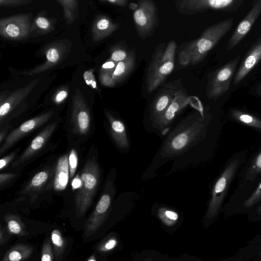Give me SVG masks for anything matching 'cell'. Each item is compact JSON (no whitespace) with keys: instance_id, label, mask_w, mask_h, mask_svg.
Here are the masks:
<instances>
[{"instance_id":"obj_1","label":"cell","mask_w":261,"mask_h":261,"mask_svg":"<svg viewBox=\"0 0 261 261\" xmlns=\"http://www.w3.org/2000/svg\"><path fill=\"white\" fill-rule=\"evenodd\" d=\"M205 129V124L199 113L188 116L167 137L161 149V155L172 158L182 153L199 141Z\"/></svg>"},{"instance_id":"obj_2","label":"cell","mask_w":261,"mask_h":261,"mask_svg":"<svg viewBox=\"0 0 261 261\" xmlns=\"http://www.w3.org/2000/svg\"><path fill=\"white\" fill-rule=\"evenodd\" d=\"M176 43L171 40L166 45H158L154 49L146 71V85L150 94L166 80L174 67Z\"/></svg>"},{"instance_id":"obj_3","label":"cell","mask_w":261,"mask_h":261,"mask_svg":"<svg viewBox=\"0 0 261 261\" xmlns=\"http://www.w3.org/2000/svg\"><path fill=\"white\" fill-rule=\"evenodd\" d=\"M234 19H226L207 28L197 39L189 42L185 49L191 57V63L201 62L221 39L231 29Z\"/></svg>"},{"instance_id":"obj_4","label":"cell","mask_w":261,"mask_h":261,"mask_svg":"<svg viewBox=\"0 0 261 261\" xmlns=\"http://www.w3.org/2000/svg\"><path fill=\"white\" fill-rule=\"evenodd\" d=\"M100 173L95 159H89L81 172V186L75 197L77 217L83 216L91 206L99 182Z\"/></svg>"},{"instance_id":"obj_5","label":"cell","mask_w":261,"mask_h":261,"mask_svg":"<svg viewBox=\"0 0 261 261\" xmlns=\"http://www.w3.org/2000/svg\"><path fill=\"white\" fill-rule=\"evenodd\" d=\"M134 22L139 36L145 39L151 36L158 25V11L151 0H141L132 4Z\"/></svg>"},{"instance_id":"obj_6","label":"cell","mask_w":261,"mask_h":261,"mask_svg":"<svg viewBox=\"0 0 261 261\" xmlns=\"http://www.w3.org/2000/svg\"><path fill=\"white\" fill-rule=\"evenodd\" d=\"M175 6L180 14L194 15L212 10L223 12L237 11L242 5V0H180Z\"/></svg>"},{"instance_id":"obj_7","label":"cell","mask_w":261,"mask_h":261,"mask_svg":"<svg viewBox=\"0 0 261 261\" xmlns=\"http://www.w3.org/2000/svg\"><path fill=\"white\" fill-rule=\"evenodd\" d=\"M240 58L238 55L212 74L206 91L208 99L216 100L228 90Z\"/></svg>"},{"instance_id":"obj_8","label":"cell","mask_w":261,"mask_h":261,"mask_svg":"<svg viewBox=\"0 0 261 261\" xmlns=\"http://www.w3.org/2000/svg\"><path fill=\"white\" fill-rule=\"evenodd\" d=\"M240 161L232 160L226 166L220 177L215 182L212 191L206 217L214 218L218 214L230 184L239 167Z\"/></svg>"},{"instance_id":"obj_9","label":"cell","mask_w":261,"mask_h":261,"mask_svg":"<svg viewBox=\"0 0 261 261\" xmlns=\"http://www.w3.org/2000/svg\"><path fill=\"white\" fill-rule=\"evenodd\" d=\"M115 188L112 180H109L95 208L85 224L84 234L86 237L95 233L103 223L111 206Z\"/></svg>"},{"instance_id":"obj_10","label":"cell","mask_w":261,"mask_h":261,"mask_svg":"<svg viewBox=\"0 0 261 261\" xmlns=\"http://www.w3.org/2000/svg\"><path fill=\"white\" fill-rule=\"evenodd\" d=\"M190 97L185 90L177 89L169 106L160 117L153 121L156 127L162 132H165L176 115L190 103Z\"/></svg>"},{"instance_id":"obj_11","label":"cell","mask_w":261,"mask_h":261,"mask_svg":"<svg viewBox=\"0 0 261 261\" xmlns=\"http://www.w3.org/2000/svg\"><path fill=\"white\" fill-rule=\"evenodd\" d=\"M53 112H48L28 120L12 131L0 147V154H2L8 150L24 136L42 125L50 118Z\"/></svg>"},{"instance_id":"obj_12","label":"cell","mask_w":261,"mask_h":261,"mask_svg":"<svg viewBox=\"0 0 261 261\" xmlns=\"http://www.w3.org/2000/svg\"><path fill=\"white\" fill-rule=\"evenodd\" d=\"M261 13V0L255 1L247 15L240 22L229 39L227 49L234 48L249 33Z\"/></svg>"},{"instance_id":"obj_13","label":"cell","mask_w":261,"mask_h":261,"mask_svg":"<svg viewBox=\"0 0 261 261\" xmlns=\"http://www.w3.org/2000/svg\"><path fill=\"white\" fill-rule=\"evenodd\" d=\"M27 15H17L2 19L0 21V33L4 37L20 39L29 32L30 22Z\"/></svg>"},{"instance_id":"obj_14","label":"cell","mask_w":261,"mask_h":261,"mask_svg":"<svg viewBox=\"0 0 261 261\" xmlns=\"http://www.w3.org/2000/svg\"><path fill=\"white\" fill-rule=\"evenodd\" d=\"M72 123L74 133L86 135L90 128L91 116L89 110L81 96L74 97L72 109Z\"/></svg>"},{"instance_id":"obj_15","label":"cell","mask_w":261,"mask_h":261,"mask_svg":"<svg viewBox=\"0 0 261 261\" xmlns=\"http://www.w3.org/2000/svg\"><path fill=\"white\" fill-rule=\"evenodd\" d=\"M56 123L46 126L35 137L24 151L15 161L12 167L15 168L32 158L45 145L56 128Z\"/></svg>"},{"instance_id":"obj_16","label":"cell","mask_w":261,"mask_h":261,"mask_svg":"<svg viewBox=\"0 0 261 261\" xmlns=\"http://www.w3.org/2000/svg\"><path fill=\"white\" fill-rule=\"evenodd\" d=\"M261 60V38L251 47L234 76L233 84L240 83Z\"/></svg>"},{"instance_id":"obj_17","label":"cell","mask_w":261,"mask_h":261,"mask_svg":"<svg viewBox=\"0 0 261 261\" xmlns=\"http://www.w3.org/2000/svg\"><path fill=\"white\" fill-rule=\"evenodd\" d=\"M177 87L174 85H165L154 97L150 108V117L154 121L160 117L172 101Z\"/></svg>"},{"instance_id":"obj_18","label":"cell","mask_w":261,"mask_h":261,"mask_svg":"<svg viewBox=\"0 0 261 261\" xmlns=\"http://www.w3.org/2000/svg\"><path fill=\"white\" fill-rule=\"evenodd\" d=\"M106 115L110 124V134L114 142L119 148L128 149L129 143L124 123L109 112L107 113Z\"/></svg>"},{"instance_id":"obj_19","label":"cell","mask_w":261,"mask_h":261,"mask_svg":"<svg viewBox=\"0 0 261 261\" xmlns=\"http://www.w3.org/2000/svg\"><path fill=\"white\" fill-rule=\"evenodd\" d=\"M69 180L68 155L64 154L58 160L54 175L53 187L55 191L64 190Z\"/></svg>"},{"instance_id":"obj_20","label":"cell","mask_w":261,"mask_h":261,"mask_svg":"<svg viewBox=\"0 0 261 261\" xmlns=\"http://www.w3.org/2000/svg\"><path fill=\"white\" fill-rule=\"evenodd\" d=\"M51 172L49 169L42 170L36 173L21 191V194L34 197L42 189L50 177Z\"/></svg>"},{"instance_id":"obj_21","label":"cell","mask_w":261,"mask_h":261,"mask_svg":"<svg viewBox=\"0 0 261 261\" xmlns=\"http://www.w3.org/2000/svg\"><path fill=\"white\" fill-rule=\"evenodd\" d=\"M119 27L107 16H101L94 24L93 29V38L94 40L99 41L108 37L116 31Z\"/></svg>"},{"instance_id":"obj_22","label":"cell","mask_w":261,"mask_h":261,"mask_svg":"<svg viewBox=\"0 0 261 261\" xmlns=\"http://www.w3.org/2000/svg\"><path fill=\"white\" fill-rule=\"evenodd\" d=\"M135 65V54L132 51L127 58L117 63L114 70L111 73L114 82L116 83L127 78L134 69Z\"/></svg>"},{"instance_id":"obj_23","label":"cell","mask_w":261,"mask_h":261,"mask_svg":"<svg viewBox=\"0 0 261 261\" xmlns=\"http://www.w3.org/2000/svg\"><path fill=\"white\" fill-rule=\"evenodd\" d=\"M33 252L32 246L17 244L7 251L1 261H24L31 256Z\"/></svg>"},{"instance_id":"obj_24","label":"cell","mask_w":261,"mask_h":261,"mask_svg":"<svg viewBox=\"0 0 261 261\" xmlns=\"http://www.w3.org/2000/svg\"><path fill=\"white\" fill-rule=\"evenodd\" d=\"M32 86H28L17 91L11 95L3 102H1L0 107L1 121L6 116L29 92Z\"/></svg>"},{"instance_id":"obj_25","label":"cell","mask_w":261,"mask_h":261,"mask_svg":"<svg viewBox=\"0 0 261 261\" xmlns=\"http://www.w3.org/2000/svg\"><path fill=\"white\" fill-rule=\"evenodd\" d=\"M4 219L6 223L7 230L9 234L19 237L29 235L24 224L19 216L14 214H7L4 216Z\"/></svg>"},{"instance_id":"obj_26","label":"cell","mask_w":261,"mask_h":261,"mask_svg":"<svg viewBox=\"0 0 261 261\" xmlns=\"http://www.w3.org/2000/svg\"><path fill=\"white\" fill-rule=\"evenodd\" d=\"M231 114L237 121L261 132V120L257 117L238 110H233Z\"/></svg>"},{"instance_id":"obj_27","label":"cell","mask_w":261,"mask_h":261,"mask_svg":"<svg viewBox=\"0 0 261 261\" xmlns=\"http://www.w3.org/2000/svg\"><path fill=\"white\" fill-rule=\"evenodd\" d=\"M50 240L53 246L55 260L61 261L66 245L65 238L59 229H55L51 233Z\"/></svg>"},{"instance_id":"obj_28","label":"cell","mask_w":261,"mask_h":261,"mask_svg":"<svg viewBox=\"0 0 261 261\" xmlns=\"http://www.w3.org/2000/svg\"><path fill=\"white\" fill-rule=\"evenodd\" d=\"M158 216L166 225L171 226L178 219V214L175 211L166 207H161L158 211Z\"/></svg>"},{"instance_id":"obj_29","label":"cell","mask_w":261,"mask_h":261,"mask_svg":"<svg viewBox=\"0 0 261 261\" xmlns=\"http://www.w3.org/2000/svg\"><path fill=\"white\" fill-rule=\"evenodd\" d=\"M261 173V152L254 158L244 177L245 181H252Z\"/></svg>"},{"instance_id":"obj_30","label":"cell","mask_w":261,"mask_h":261,"mask_svg":"<svg viewBox=\"0 0 261 261\" xmlns=\"http://www.w3.org/2000/svg\"><path fill=\"white\" fill-rule=\"evenodd\" d=\"M54 254L50 241L46 239L42 247L41 261H54Z\"/></svg>"},{"instance_id":"obj_31","label":"cell","mask_w":261,"mask_h":261,"mask_svg":"<svg viewBox=\"0 0 261 261\" xmlns=\"http://www.w3.org/2000/svg\"><path fill=\"white\" fill-rule=\"evenodd\" d=\"M130 53L122 46L115 47L112 51L111 60L117 63L127 58Z\"/></svg>"},{"instance_id":"obj_32","label":"cell","mask_w":261,"mask_h":261,"mask_svg":"<svg viewBox=\"0 0 261 261\" xmlns=\"http://www.w3.org/2000/svg\"><path fill=\"white\" fill-rule=\"evenodd\" d=\"M117 240L111 237L100 243L97 247V250L100 252H107L115 248L117 245Z\"/></svg>"},{"instance_id":"obj_33","label":"cell","mask_w":261,"mask_h":261,"mask_svg":"<svg viewBox=\"0 0 261 261\" xmlns=\"http://www.w3.org/2000/svg\"><path fill=\"white\" fill-rule=\"evenodd\" d=\"M63 5L65 12V16L69 23L73 21L72 13L76 5V1H58Z\"/></svg>"},{"instance_id":"obj_34","label":"cell","mask_w":261,"mask_h":261,"mask_svg":"<svg viewBox=\"0 0 261 261\" xmlns=\"http://www.w3.org/2000/svg\"><path fill=\"white\" fill-rule=\"evenodd\" d=\"M68 162L69 167V179L74 176L78 165V156L76 150L72 149L68 155Z\"/></svg>"},{"instance_id":"obj_35","label":"cell","mask_w":261,"mask_h":261,"mask_svg":"<svg viewBox=\"0 0 261 261\" xmlns=\"http://www.w3.org/2000/svg\"><path fill=\"white\" fill-rule=\"evenodd\" d=\"M261 200V182L255 190L247 199L244 203L245 207L249 208L255 205Z\"/></svg>"},{"instance_id":"obj_36","label":"cell","mask_w":261,"mask_h":261,"mask_svg":"<svg viewBox=\"0 0 261 261\" xmlns=\"http://www.w3.org/2000/svg\"><path fill=\"white\" fill-rule=\"evenodd\" d=\"M100 81L101 83L106 86L113 87L116 84V83L113 80L111 72H103L101 74Z\"/></svg>"},{"instance_id":"obj_37","label":"cell","mask_w":261,"mask_h":261,"mask_svg":"<svg viewBox=\"0 0 261 261\" xmlns=\"http://www.w3.org/2000/svg\"><path fill=\"white\" fill-rule=\"evenodd\" d=\"M46 55L47 61L53 64L56 63L60 58L59 53L55 48H50L48 49Z\"/></svg>"},{"instance_id":"obj_38","label":"cell","mask_w":261,"mask_h":261,"mask_svg":"<svg viewBox=\"0 0 261 261\" xmlns=\"http://www.w3.org/2000/svg\"><path fill=\"white\" fill-rule=\"evenodd\" d=\"M178 61L180 65L184 67L188 66L191 63V57L185 49H184L179 52Z\"/></svg>"},{"instance_id":"obj_39","label":"cell","mask_w":261,"mask_h":261,"mask_svg":"<svg viewBox=\"0 0 261 261\" xmlns=\"http://www.w3.org/2000/svg\"><path fill=\"white\" fill-rule=\"evenodd\" d=\"M84 78L87 84L90 85L93 88H97L96 83L95 80L94 76L91 70L86 71L84 72Z\"/></svg>"},{"instance_id":"obj_40","label":"cell","mask_w":261,"mask_h":261,"mask_svg":"<svg viewBox=\"0 0 261 261\" xmlns=\"http://www.w3.org/2000/svg\"><path fill=\"white\" fill-rule=\"evenodd\" d=\"M15 153L12 152L4 158H2L0 160V169L1 170L5 168L15 158Z\"/></svg>"},{"instance_id":"obj_41","label":"cell","mask_w":261,"mask_h":261,"mask_svg":"<svg viewBox=\"0 0 261 261\" xmlns=\"http://www.w3.org/2000/svg\"><path fill=\"white\" fill-rule=\"evenodd\" d=\"M16 176V174L13 173H1L0 174V186H4L7 184L10 180L14 178Z\"/></svg>"},{"instance_id":"obj_42","label":"cell","mask_w":261,"mask_h":261,"mask_svg":"<svg viewBox=\"0 0 261 261\" xmlns=\"http://www.w3.org/2000/svg\"><path fill=\"white\" fill-rule=\"evenodd\" d=\"M37 26L42 29H47L49 28L50 23L45 18L39 17L36 20Z\"/></svg>"},{"instance_id":"obj_43","label":"cell","mask_w":261,"mask_h":261,"mask_svg":"<svg viewBox=\"0 0 261 261\" xmlns=\"http://www.w3.org/2000/svg\"><path fill=\"white\" fill-rule=\"evenodd\" d=\"M117 63L110 60L105 63L101 66L102 70H105V72H109L112 73L114 70Z\"/></svg>"},{"instance_id":"obj_44","label":"cell","mask_w":261,"mask_h":261,"mask_svg":"<svg viewBox=\"0 0 261 261\" xmlns=\"http://www.w3.org/2000/svg\"><path fill=\"white\" fill-rule=\"evenodd\" d=\"M8 241V234L5 227L1 225L0 227V245H3Z\"/></svg>"},{"instance_id":"obj_45","label":"cell","mask_w":261,"mask_h":261,"mask_svg":"<svg viewBox=\"0 0 261 261\" xmlns=\"http://www.w3.org/2000/svg\"><path fill=\"white\" fill-rule=\"evenodd\" d=\"M67 96V92L65 90L59 91L55 97V101L57 103L62 102Z\"/></svg>"},{"instance_id":"obj_46","label":"cell","mask_w":261,"mask_h":261,"mask_svg":"<svg viewBox=\"0 0 261 261\" xmlns=\"http://www.w3.org/2000/svg\"><path fill=\"white\" fill-rule=\"evenodd\" d=\"M102 2H107L111 4L122 7L126 6L128 3V1L126 0H106L102 1Z\"/></svg>"},{"instance_id":"obj_47","label":"cell","mask_w":261,"mask_h":261,"mask_svg":"<svg viewBox=\"0 0 261 261\" xmlns=\"http://www.w3.org/2000/svg\"><path fill=\"white\" fill-rule=\"evenodd\" d=\"M0 3H1V5H11V6L15 5V6H16L17 5H20L21 3H24L25 1H2L1 0V1H0Z\"/></svg>"},{"instance_id":"obj_48","label":"cell","mask_w":261,"mask_h":261,"mask_svg":"<svg viewBox=\"0 0 261 261\" xmlns=\"http://www.w3.org/2000/svg\"><path fill=\"white\" fill-rule=\"evenodd\" d=\"M7 132V130L5 129L1 130V132H0V143H2V141L6 137Z\"/></svg>"},{"instance_id":"obj_49","label":"cell","mask_w":261,"mask_h":261,"mask_svg":"<svg viewBox=\"0 0 261 261\" xmlns=\"http://www.w3.org/2000/svg\"><path fill=\"white\" fill-rule=\"evenodd\" d=\"M256 91L257 95L261 96V84L257 86Z\"/></svg>"},{"instance_id":"obj_50","label":"cell","mask_w":261,"mask_h":261,"mask_svg":"<svg viewBox=\"0 0 261 261\" xmlns=\"http://www.w3.org/2000/svg\"><path fill=\"white\" fill-rule=\"evenodd\" d=\"M87 261H97L96 256L94 254L91 255L87 260Z\"/></svg>"},{"instance_id":"obj_51","label":"cell","mask_w":261,"mask_h":261,"mask_svg":"<svg viewBox=\"0 0 261 261\" xmlns=\"http://www.w3.org/2000/svg\"><path fill=\"white\" fill-rule=\"evenodd\" d=\"M257 213L258 214L261 215V205L259 206L257 208Z\"/></svg>"},{"instance_id":"obj_52","label":"cell","mask_w":261,"mask_h":261,"mask_svg":"<svg viewBox=\"0 0 261 261\" xmlns=\"http://www.w3.org/2000/svg\"><path fill=\"white\" fill-rule=\"evenodd\" d=\"M258 254L261 257V251L259 252Z\"/></svg>"}]
</instances>
